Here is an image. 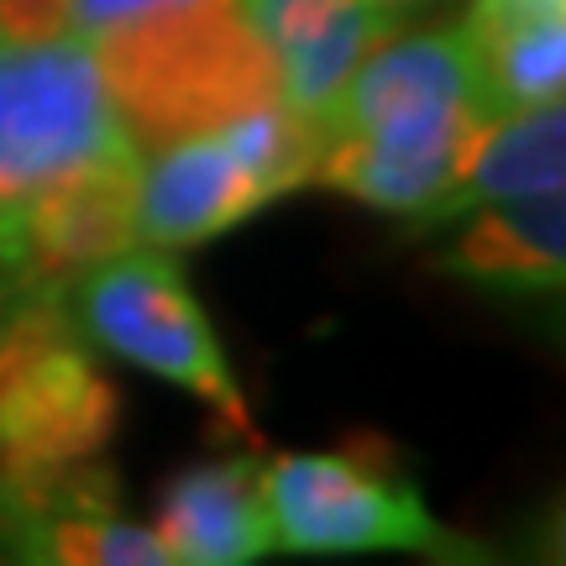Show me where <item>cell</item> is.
<instances>
[{"label": "cell", "mask_w": 566, "mask_h": 566, "mask_svg": "<svg viewBox=\"0 0 566 566\" xmlns=\"http://www.w3.org/2000/svg\"><path fill=\"white\" fill-rule=\"evenodd\" d=\"M126 158L142 153L80 32L0 38V242L42 189Z\"/></svg>", "instance_id": "obj_3"}, {"label": "cell", "mask_w": 566, "mask_h": 566, "mask_svg": "<svg viewBox=\"0 0 566 566\" xmlns=\"http://www.w3.org/2000/svg\"><path fill=\"white\" fill-rule=\"evenodd\" d=\"M457 242L436 252V273L504 289V294H562L566 283V189L499 200L462 216Z\"/></svg>", "instance_id": "obj_13"}, {"label": "cell", "mask_w": 566, "mask_h": 566, "mask_svg": "<svg viewBox=\"0 0 566 566\" xmlns=\"http://www.w3.org/2000/svg\"><path fill=\"white\" fill-rule=\"evenodd\" d=\"M457 21L472 48L483 116L562 101L566 0H467Z\"/></svg>", "instance_id": "obj_14"}, {"label": "cell", "mask_w": 566, "mask_h": 566, "mask_svg": "<svg viewBox=\"0 0 566 566\" xmlns=\"http://www.w3.org/2000/svg\"><path fill=\"white\" fill-rule=\"evenodd\" d=\"M279 184L252 168L237 142L216 132L163 142L137 163V242L189 252L279 205Z\"/></svg>", "instance_id": "obj_9"}, {"label": "cell", "mask_w": 566, "mask_h": 566, "mask_svg": "<svg viewBox=\"0 0 566 566\" xmlns=\"http://www.w3.org/2000/svg\"><path fill=\"white\" fill-rule=\"evenodd\" d=\"M541 189H566V105H525L504 116H483L467 137L462 158L441 184V195L409 216V231L457 226L462 216L499 200H525Z\"/></svg>", "instance_id": "obj_11"}, {"label": "cell", "mask_w": 566, "mask_h": 566, "mask_svg": "<svg viewBox=\"0 0 566 566\" xmlns=\"http://www.w3.org/2000/svg\"><path fill=\"white\" fill-rule=\"evenodd\" d=\"M63 304L101 352L122 357L137 373H153L158 384L195 394L231 430H252L242 378L226 357L210 315L195 300L189 279H184L179 252L142 242L126 247L111 263L90 268L63 294Z\"/></svg>", "instance_id": "obj_5"}, {"label": "cell", "mask_w": 566, "mask_h": 566, "mask_svg": "<svg viewBox=\"0 0 566 566\" xmlns=\"http://www.w3.org/2000/svg\"><path fill=\"white\" fill-rule=\"evenodd\" d=\"M122 430V388L63 300L0 315V478L95 462Z\"/></svg>", "instance_id": "obj_4"}, {"label": "cell", "mask_w": 566, "mask_h": 566, "mask_svg": "<svg viewBox=\"0 0 566 566\" xmlns=\"http://www.w3.org/2000/svg\"><path fill=\"white\" fill-rule=\"evenodd\" d=\"M137 163H95L27 205L0 242V279L17 300H63L90 268L137 247Z\"/></svg>", "instance_id": "obj_8"}, {"label": "cell", "mask_w": 566, "mask_h": 566, "mask_svg": "<svg viewBox=\"0 0 566 566\" xmlns=\"http://www.w3.org/2000/svg\"><path fill=\"white\" fill-rule=\"evenodd\" d=\"M11 300H17V294H11V283L0 279V315H6V304H11Z\"/></svg>", "instance_id": "obj_18"}, {"label": "cell", "mask_w": 566, "mask_h": 566, "mask_svg": "<svg viewBox=\"0 0 566 566\" xmlns=\"http://www.w3.org/2000/svg\"><path fill=\"white\" fill-rule=\"evenodd\" d=\"M69 27V0H0V38H59Z\"/></svg>", "instance_id": "obj_15"}, {"label": "cell", "mask_w": 566, "mask_h": 566, "mask_svg": "<svg viewBox=\"0 0 566 566\" xmlns=\"http://www.w3.org/2000/svg\"><path fill=\"white\" fill-rule=\"evenodd\" d=\"M158 6H184V0H69V27L80 38H95L105 27H116L126 17H142V11H158Z\"/></svg>", "instance_id": "obj_16"}, {"label": "cell", "mask_w": 566, "mask_h": 566, "mask_svg": "<svg viewBox=\"0 0 566 566\" xmlns=\"http://www.w3.org/2000/svg\"><path fill=\"white\" fill-rule=\"evenodd\" d=\"M373 6H388V11H399V17H415V11H436L446 0H373Z\"/></svg>", "instance_id": "obj_17"}, {"label": "cell", "mask_w": 566, "mask_h": 566, "mask_svg": "<svg viewBox=\"0 0 566 566\" xmlns=\"http://www.w3.org/2000/svg\"><path fill=\"white\" fill-rule=\"evenodd\" d=\"M168 566H252L273 556L263 467L252 457L195 462L168 478L153 514Z\"/></svg>", "instance_id": "obj_12"}, {"label": "cell", "mask_w": 566, "mask_h": 566, "mask_svg": "<svg viewBox=\"0 0 566 566\" xmlns=\"http://www.w3.org/2000/svg\"><path fill=\"white\" fill-rule=\"evenodd\" d=\"M95 63L137 153L216 132L221 122L279 101V69L231 0H184L105 27Z\"/></svg>", "instance_id": "obj_2"}, {"label": "cell", "mask_w": 566, "mask_h": 566, "mask_svg": "<svg viewBox=\"0 0 566 566\" xmlns=\"http://www.w3.org/2000/svg\"><path fill=\"white\" fill-rule=\"evenodd\" d=\"M483 122L462 21L399 27L378 42L321 126L315 184L378 216H420Z\"/></svg>", "instance_id": "obj_1"}, {"label": "cell", "mask_w": 566, "mask_h": 566, "mask_svg": "<svg viewBox=\"0 0 566 566\" xmlns=\"http://www.w3.org/2000/svg\"><path fill=\"white\" fill-rule=\"evenodd\" d=\"M0 556L32 566H168L158 530L122 514V483L105 457L0 478Z\"/></svg>", "instance_id": "obj_7"}, {"label": "cell", "mask_w": 566, "mask_h": 566, "mask_svg": "<svg viewBox=\"0 0 566 566\" xmlns=\"http://www.w3.org/2000/svg\"><path fill=\"white\" fill-rule=\"evenodd\" d=\"M263 504L273 551L289 556H472L430 514L420 483L373 441L273 457L263 467Z\"/></svg>", "instance_id": "obj_6"}, {"label": "cell", "mask_w": 566, "mask_h": 566, "mask_svg": "<svg viewBox=\"0 0 566 566\" xmlns=\"http://www.w3.org/2000/svg\"><path fill=\"white\" fill-rule=\"evenodd\" d=\"M231 6L273 53L279 101L315 132L325 126L331 105L342 101L357 63L405 27L399 11L373 0H231Z\"/></svg>", "instance_id": "obj_10"}]
</instances>
